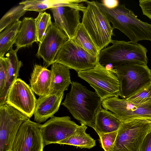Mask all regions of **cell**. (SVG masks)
Returning <instances> with one entry per match:
<instances>
[{
	"label": "cell",
	"mask_w": 151,
	"mask_h": 151,
	"mask_svg": "<svg viewBox=\"0 0 151 151\" xmlns=\"http://www.w3.org/2000/svg\"><path fill=\"white\" fill-rule=\"evenodd\" d=\"M70 92L61 104L66 107L74 118L93 129L97 113L102 108V101L95 92L81 84L72 81Z\"/></svg>",
	"instance_id": "1"
},
{
	"label": "cell",
	"mask_w": 151,
	"mask_h": 151,
	"mask_svg": "<svg viewBox=\"0 0 151 151\" xmlns=\"http://www.w3.org/2000/svg\"><path fill=\"white\" fill-rule=\"evenodd\" d=\"M95 2L105 13L112 27L124 33L134 44L142 40L151 41V24L141 21L133 11L127 8L124 4L109 9L101 3Z\"/></svg>",
	"instance_id": "2"
},
{
	"label": "cell",
	"mask_w": 151,
	"mask_h": 151,
	"mask_svg": "<svg viewBox=\"0 0 151 151\" xmlns=\"http://www.w3.org/2000/svg\"><path fill=\"white\" fill-rule=\"evenodd\" d=\"M111 43V46L100 52L98 59L101 65L105 66L111 64L114 68L129 64L147 65V50L140 44L112 40Z\"/></svg>",
	"instance_id": "3"
},
{
	"label": "cell",
	"mask_w": 151,
	"mask_h": 151,
	"mask_svg": "<svg viewBox=\"0 0 151 151\" xmlns=\"http://www.w3.org/2000/svg\"><path fill=\"white\" fill-rule=\"evenodd\" d=\"M85 2L87 6L83 12L81 23L100 52L111 43L114 28L95 1L86 0Z\"/></svg>",
	"instance_id": "4"
},
{
	"label": "cell",
	"mask_w": 151,
	"mask_h": 151,
	"mask_svg": "<svg viewBox=\"0 0 151 151\" xmlns=\"http://www.w3.org/2000/svg\"><path fill=\"white\" fill-rule=\"evenodd\" d=\"M151 132V121L138 119L122 122L110 151H140L143 141Z\"/></svg>",
	"instance_id": "5"
},
{
	"label": "cell",
	"mask_w": 151,
	"mask_h": 151,
	"mask_svg": "<svg viewBox=\"0 0 151 151\" xmlns=\"http://www.w3.org/2000/svg\"><path fill=\"white\" fill-rule=\"evenodd\" d=\"M78 76L94 89L102 101L120 96V83L116 74L99 62L93 68L78 73Z\"/></svg>",
	"instance_id": "6"
},
{
	"label": "cell",
	"mask_w": 151,
	"mask_h": 151,
	"mask_svg": "<svg viewBox=\"0 0 151 151\" xmlns=\"http://www.w3.org/2000/svg\"><path fill=\"white\" fill-rule=\"evenodd\" d=\"M120 85V96L126 99L151 83V70L147 65L126 64L114 68Z\"/></svg>",
	"instance_id": "7"
},
{
	"label": "cell",
	"mask_w": 151,
	"mask_h": 151,
	"mask_svg": "<svg viewBox=\"0 0 151 151\" xmlns=\"http://www.w3.org/2000/svg\"><path fill=\"white\" fill-rule=\"evenodd\" d=\"M29 119L6 103L0 106V151L12 150L20 126Z\"/></svg>",
	"instance_id": "8"
},
{
	"label": "cell",
	"mask_w": 151,
	"mask_h": 151,
	"mask_svg": "<svg viewBox=\"0 0 151 151\" xmlns=\"http://www.w3.org/2000/svg\"><path fill=\"white\" fill-rule=\"evenodd\" d=\"M98 62V57L91 55L69 39L58 52L53 63L60 64L78 73L94 68Z\"/></svg>",
	"instance_id": "9"
},
{
	"label": "cell",
	"mask_w": 151,
	"mask_h": 151,
	"mask_svg": "<svg viewBox=\"0 0 151 151\" xmlns=\"http://www.w3.org/2000/svg\"><path fill=\"white\" fill-rule=\"evenodd\" d=\"M102 106L112 112L122 122L138 119L151 121V106L138 105L126 99L113 97L103 100Z\"/></svg>",
	"instance_id": "10"
},
{
	"label": "cell",
	"mask_w": 151,
	"mask_h": 151,
	"mask_svg": "<svg viewBox=\"0 0 151 151\" xmlns=\"http://www.w3.org/2000/svg\"><path fill=\"white\" fill-rule=\"evenodd\" d=\"M78 126L68 116H53L43 124H40L39 128L45 146L58 144L69 137Z\"/></svg>",
	"instance_id": "11"
},
{
	"label": "cell",
	"mask_w": 151,
	"mask_h": 151,
	"mask_svg": "<svg viewBox=\"0 0 151 151\" xmlns=\"http://www.w3.org/2000/svg\"><path fill=\"white\" fill-rule=\"evenodd\" d=\"M37 100L31 87L17 78L9 91L6 103L30 119L33 115Z\"/></svg>",
	"instance_id": "12"
},
{
	"label": "cell",
	"mask_w": 151,
	"mask_h": 151,
	"mask_svg": "<svg viewBox=\"0 0 151 151\" xmlns=\"http://www.w3.org/2000/svg\"><path fill=\"white\" fill-rule=\"evenodd\" d=\"M40 123L30 120L20 126L14 142L12 151H43L45 146Z\"/></svg>",
	"instance_id": "13"
},
{
	"label": "cell",
	"mask_w": 151,
	"mask_h": 151,
	"mask_svg": "<svg viewBox=\"0 0 151 151\" xmlns=\"http://www.w3.org/2000/svg\"><path fill=\"white\" fill-rule=\"evenodd\" d=\"M69 39L55 23L52 22L39 43L36 56L42 58L47 66L52 65L58 52Z\"/></svg>",
	"instance_id": "14"
},
{
	"label": "cell",
	"mask_w": 151,
	"mask_h": 151,
	"mask_svg": "<svg viewBox=\"0 0 151 151\" xmlns=\"http://www.w3.org/2000/svg\"><path fill=\"white\" fill-rule=\"evenodd\" d=\"M56 25L69 39L73 37L78 25L81 24L80 10L70 6L56 7L50 9Z\"/></svg>",
	"instance_id": "15"
},
{
	"label": "cell",
	"mask_w": 151,
	"mask_h": 151,
	"mask_svg": "<svg viewBox=\"0 0 151 151\" xmlns=\"http://www.w3.org/2000/svg\"><path fill=\"white\" fill-rule=\"evenodd\" d=\"M63 96L64 92H58L40 96L33 114L35 121L42 123L53 116L59 109Z\"/></svg>",
	"instance_id": "16"
},
{
	"label": "cell",
	"mask_w": 151,
	"mask_h": 151,
	"mask_svg": "<svg viewBox=\"0 0 151 151\" xmlns=\"http://www.w3.org/2000/svg\"><path fill=\"white\" fill-rule=\"evenodd\" d=\"M86 0H26L20 2L24 5V9L34 11L39 13L43 12L47 9L62 6H68L77 8L83 13L86 7L82 3Z\"/></svg>",
	"instance_id": "17"
},
{
	"label": "cell",
	"mask_w": 151,
	"mask_h": 151,
	"mask_svg": "<svg viewBox=\"0 0 151 151\" xmlns=\"http://www.w3.org/2000/svg\"><path fill=\"white\" fill-rule=\"evenodd\" d=\"M52 78L51 70L46 67L36 64L31 73L30 80V87L34 92L39 96L49 93Z\"/></svg>",
	"instance_id": "18"
},
{
	"label": "cell",
	"mask_w": 151,
	"mask_h": 151,
	"mask_svg": "<svg viewBox=\"0 0 151 151\" xmlns=\"http://www.w3.org/2000/svg\"><path fill=\"white\" fill-rule=\"evenodd\" d=\"M122 122L112 112L101 108L97 113L94 129L98 134L118 131Z\"/></svg>",
	"instance_id": "19"
},
{
	"label": "cell",
	"mask_w": 151,
	"mask_h": 151,
	"mask_svg": "<svg viewBox=\"0 0 151 151\" xmlns=\"http://www.w3.org/2000/svg\"><path fill=\"white\" fill-rule=\"evenodd\" d=\"M37 42V35L35 19L24 17L21 21L19 31L15 43L17 48L28 47Z\"/></svg>",
	"instance_id": "20"
},
{
	"label": "cell",
	"mask_w": 151,
	"mask_h": 151,
	"mask_svg": "<svg viewBox=\"0 0 151 151\" xmlns=\"http://www.w3.org/2000/svg\"><path fill=\"white\" fill-rule=\"evenodd\" d=\"M19 49L17 48L14 50L12 48L6 55L8 64L7 77L4 91L0 96V106L6 103L9 91L18 76L19 71L22 64V62L18 59L17 55Z\"/></svg>",
	"instance_id": "21"
},
{
	"label": "cell",
	"mask_w": 151,
	"mask_h": 151,
	"mask_svg": "<svg viewBox=\"0 0 151 151\" xmlns=\"http://www.w3.org/2000/svg\"><path fill=\"white\" fill-rule=\"evenodd\" d=\"M52 65V78L48 94L58 92H64L68 90L69 85L72 83L69 69L60 63H54Z\"/></svg>",
	"instance_id": "22"
},
{
	"label": "cell",
	"mask_w": 151,
	"mask_h": 151,
	"mask_svg": "<svg viewBox=\"0 0 151 151\" xmlns=\"http://www.w3.org/2000/svg\"><path fill=\"white\" fill-rule=\"evenodd\" d=\"M87 127L86 125L81 123L71 136L58 144L71 145L81 148L90 149L96 145V140L86 132Z\"/></svg>",
	"instance_id": "23"
},
{
	"label": "cell",
	"mask_w": 151,
	"mask_h": 151,
	"mask_svg": "<svg viewBox=\"0 0 151 151\" xmlns=\"http://www.w3.org/2000/svg\"><path fill=\"white\" fill-rule=\"evenodd\" d=\"M21 21L7 27L0 34V58L4 57L5 54L12 48L15 43L19 31Z\"/></svg>",
	"instance_id": "24"
},
{
	"label": "cell",
	"mask_w": 151,
	"mask_h": 151,
	"mask_svg": "<svg viewBox=\"0 0 151 151\" xmlns=\"http://www.w3.org/2000/svg\"><path fill=\"white\" fill-rule=\"evenodd\" d=\"M70 40L91 55L98 58L100 51L81 23L78 26L73 37Z\"/></svg>",
	"instance_id": "25"
},
{
	"label": "cell",
	"mask_w": 151,
	"mask_h": 151,
	"mask_svg": "<svg viewBox=\"0 0 151 151\" xmlns=\"http://www.w3.org/2000/svg\"><path fill=\"white\" fill-rule=\"evenodd\" d=\"M24 5L19 4L7 12L0 20V32L7 27L18 21L27 11L24 9Z\"/></svg>",
	"instance_id": "26"
},
{
	"label": "cell",
	"mask_w": 151,
	"mask_h": 151,
	"mask_svg": "<svg viewBox=\"0 0 151 151\" xmlns=\"http://www.w3.org/2000/svg\"><path fill=\"white\" fill-rule=\"evenodd\" d=\"M134 104L151 106V83L143 87L126 99Z\"/></svg>",
	"instance_id": "27"
},
{
	"label": "cell",
	"mask_w": 151,
	"mask_h": 151,
	"mask_svg": "<svg viewBox=\"0 0 151 151\" xmlns=\"http://www.w3.org/2000/svg\"><path fill=\"white\" fill-rule=\"evenodd\" d=\"M36 25L37 42L42 41L46 32L51 24V16L50 14L45 12L39 13L35 19Z\"/></svg>",
	"instance_id": "28"
},
{
	"label": "cell",
	"mask_w": 151,
	"mask_h": 151,
	"mask_svg": "<svg viewBox=\"0 0 151 151\" xmlns=\"http://www.w3.org/2000/svg\"><path fill=\"white\" fill-rule=\"evenodd\" d=\"M118 131L98 134L99 142L104 151H110L115 141Z\"/></svg>",
	"instance_id": "29"
},
{
	"label": "cell",
	"mask_w": 151,
	"mask_h": 151,
	"mask_svg": "<svg viewBox=\"0 0 151 151\" xmlns=\"http://www.w3.org/2000/svg\"><path fill=\"white\" fill-rule=\"evenodd\" d=\"M8 70L7 58H0V96L4 91L6 82Z\"/></svg>",
	"instance_id": "30"
},
{
	"label": "cell",
	"mask_w": 151,
	"mask_h": 151,
	"mask_svg": "<svg viewBox=\"0 0 151 151\" xmlns=\"http://www.w3.org/2000/svg\"><path fill=\"white\" fill-rule=\"evenodd\" d=\"M140 151H151V132L148 133L144 138Z\"/></svg>",
	"instance_id": "31"
},
{
	"label": "cell",
	"mask_w": 151,
	"mask_h": 151,
	"mask_svg": "<svg viewBox=\"0 0 151 151\" xmlns=\"http://www.w3.org/2000/svg\"><path fill=\"white\" fill-rule=\"evenodd\" d=\"M101 3L109 9L116 8L119 4L118 0H103L101 1Z\"/></svg>",
	"instance_id": "32"
},
{
	"label": "cell",
	"mask_w": 151,
	"mask_h": 151,
	"mask_svg": "<svg viewBox=\"0 0 151 151\" xmlns=\"http://www.w3.org/2000/svg\"><path fill=\"white\" fill-rule=\"evenodd\" d=\"M9 151H12V150H10Z\"/></svg>",
	"instance_id": "33"
},
{
	"label": "cell",
	"mask_w": 151,
	"mask_h": 151,
	"mask_svg": "<svg viewBox=\"0 0 151 151\" xmlns=\"http://www.w3.org/2000/svg\"><path fill=\"white\" fill-rule=\"evenodd\" d=\"M150 19L151 20V18Z\"/></svg>",
	"instance_id": "34"
}]
</instances>
